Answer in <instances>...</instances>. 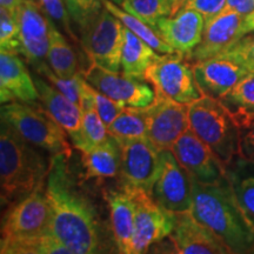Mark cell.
<instances>
[{"mask_svg":"<svg viewBox=\"0 0 254 254\" xmlns=\"http://www.w3.org/2000/svg\"><path fill=\"white\" fill-rule=\"evenodd\" d=\"M69 154L51 159L46 194L51 206L49 233L71 250L72 254L103 252L100 222L93 204L79 189L69 170Z\"/></svg>","mask_w":254,"mask_h":254,"instance_id":"1","label":"cell"},{"mask_svg":"<svg viewBox=\"0 0 254 254\" xmlns=\"http://www.w3.org/2000/svg\"><path fill=\"white\" fill-rule=\"evenodd\" d=\"M190 212L226 244L231 253H254V228L238 204L227 177L214 183L192 178Z\"/></svg>","mask_w":254,"mask_h":254,"instance_id":"2","label":"cell"},{"mask_svg":"<svg viewBox=\"0 0 254 254\" xmlns=\"http://www.w3.org/2000/svg\"><path fill=\"white\" fill-rule=\"evenodd\" d=\"M0 125V195L4 208L46 182L51 161L41 148L25 140L5 120L1 119Z\"/></svg>","mask_w":254,"mask_h":254,"instance_id":"3","label":"cell"},{"mask_svg":"<svg viewBox=\"0 0 254 254\" xmlns=\"http://www.w3.org/2000/svg\"><path fill=\"white\" fill-rule=\"evenodd\" d=\"M190 128L206 142L225 166L239 155L240 126L221 100L204 95L189 105Z\"/></svg>","mask_w":254,"mask_h":254,"instance_id":"4","label":"cell"},{"mask_svg":"<svg viewBox=\"0 0 254 254\" xmlns=\"http://www.w3.org/2000/svg\"><path fill=\"white\" fill-rule=\"evenodd\" d=\"M0 113L1 119L32 145L52 155L72 154L67 133L43 105L12 101L2 104Z\"/></svg>","mask_w":254,"mask_h":254,"instance_id":"5","label":"cell"},{"mask_svg":"<svg viewBox=\"0 0 254 254\" xmlns=\"http://www.w3.org/2000/svg\"><path fill=\"white\" fill-rule=\"evenodd\" d=\"M155 93L177 103L190 105L204 97L195 80L193 65L180 53L161 55L145 73Z\"/></svg>","mask_w":254,"mask_h":254,"instance_id":"6","label":"cell"},{"mask_svg":"<svg viewBox=\"0 0 254 254\" xmlns=\"http://www.w3.org/2000/svg\"><path fill=\"white\" fill-rule=\"evenodd\" d=\"M125 27L116 15L101 9L88 26L80 32V46L91 64L113 72L122 71Z\"/></svg>","mask_w":254,"mask_h":254,"instance_id":"7","label":"cell"},{"mask_svg":"<svg viewBox=\"0 0 254 254\" xmlns=\"http://www.w3.org/2000/svg\"><path fill=\"white\" fill-rule=\"evenodd\" d=\"M125 190L131 193L135 204L132 254L145 253L153 244L171 236L174 227V213L159 205L153 196L144 190Z\"/></svg>","mask_w":254,"mask_h":254,"instance_id":"8","label":"cell"},{"mask_svg":"<svg viewBox=\"0 0 254 254\" xmlns=\"http://www.w3.org/2000/svg\"><path fill=\"white\" fill-rule=\"evenodd\" d=\"M45 184L6 209L1 222V238L34 236L49 232L51 206Z\"/></svg>","mask_w":254,"mask_h":254,"instance_id":"9","label":"cell"},{"mask_svg":"<svg viewBox=\"0 0 254 254\" xmlns=\"http://www.w3.org/2000/svg\"><path fill=\"white\" fill-rule=\"evenodd\" d=\"M160 170V150L147 138L122 146L119 179L123 189L141 190L152 195Z\"/></svg>","mask_w":254,"mask_h":254,"instance_id":"10","label":"cell"},{"mask_svg":"<svg viewBox=\"0 0 254 254\" xmlns=\"http://www.w3.org/2000/svg\"><path fill=\"white\" fill-rule=\"evenodd\" d=\"M147 139L158 150H171L179 136L190 128L189 105L177 103L155 93L154 100L145 107Z\"/></svg>","mask_w":254,"mask_h":254,"instance_id":"11","label":"cell"},{"mask_svg":"<svg viewBox=\"0 0 254 254\" xmlns=\"http://www.w3.org/2000/svg\"><path fill=\"white\" fill-rule=\"evenodd\" d=\"M152 196L167 211H190L193 198L192 178L178 161L172 150L160 151V170Z\"/></svg>","mask_w":254,"mask_h":254,"instance_id":"12","label":"cell"},{"mask_svg":"<svg viewBox=\"0 0 254 254\" xmlns=\"http://www.w3.org/2000/svg\"><path fill=\"white\" fill-rule=\"evenodd\" d=\"M82 74L88 84L125 106L146 107L155 98V91L150 82L128 77L122 71L113 72L91 64Z\"/></svg>","mask_w":254,"mask_h":254,"instance_id":"13","label":"cell"},{"mask_svg":"<svg viewBox=\"0 0 254 254\" xmlns=\"http://www.w3.org/2000/svg\"><path fill=\"white\" fill-rule=\"evenodd\" d=\"M171 150L196 182L214 183L226 176L225 164L190 128L179 136Z\"/></svg>","mask_w":254,"mask_h":254,"instance_id":"14","label":"cell"},{"mask_svg":"<svg viewBox=\"0 0 254 254\" xmlns=\"http://www.w3.org/2000/svg\"><path fill=\"white\" fill-rule=\"evenodd\" d=\"M20 56L36 69L47 63L50 20L34 0H24L18 12Z\"/></svg>","mask_w":254,"mask_h":254,"instance_id":"15","label":"cell"},{"mask_svg":"<svg viewBox=\"0 0 254 254\" xmlns=\"http://www.w3.org/2000/svg\"><path fill=\"white\" fill-rule=\"evenodd\" d=\"M192 65L195 80L202 93L218 100H221L243 79L251 75L243 64L222 55Z\"/></svg>","mask_w":254,"mask_h":254,"instance_id":"16","label":"cell"},{"mask_svg":"<svg viewBox=\"0 0 254 254\" xmlns=\"http://www.w3.org/2000/svg\"><path fill=\"white\" fill-rule=\"evenodd\" d=\"M179 254H230L226 244L201 224L190 211L174 213V227L168 237Z\"/></svg>","mask_w":254,"mask_h":254,"instance_id":"17","label":"cell"},{"mask_svg":"<svg viewBox=\"0 0 254 254\" xmlns=\"http://www.w3.org/2000/svg\"><path fill=\"white\" fill-rule=\"evenodd\" d=\"M205 18L192 8L182 7L171 17L159 19L155 31L174 50L187 58L202 39Z\"/></svg>","mask_w":254,"mask_h":254,"instance_id":"18","label":"cell"},{"mask_svg":"<svg viewBox=\"0 0 254 254\" xmlns=\"http://www.w3.org/2000/svg\"><path fill=\"white\" fill-rule=\"evenodd\" d=\"M39 100L33 75L18 53L0 51V101L34 104Z\"/></svg>","mask_w":254,"mask_h":254,"instance_id":"19","label":"cell"},{"mask_svg":"<svg viewBox=\"0 0 254 254\" xmlns=\"http://www.w3.org/2000/svg\"><path fill=\"white\" fill-rule=\"evenodd\" d=\"M33 79L39 93V101L44 109L65 129L73 147L79 150L82 141L81 109L40 74H33Z\"/></svg>","mask_w":254,"mask_h":254,"instance_id":"20","label":"cell"},{"mask_svg":"<svg viewBox=\"0 0 254 254\" xmlns=\"http://www.w3.org/2000/svg\"><path fill=\"white\" fill-rule=\"evenodd\" d=\"M244 17L245 15L233 11L221 12L217 17L206 21L201 41L186 59L190 64H195L220 55L238 40Z\"/></svg>","mask_w":254,"mask_h":254,"instance_id":"21","label":"cell"},{"mask_svg":"<svg viewBox=\"0 0 254 254\" xmlns=\"http://www.w3.org/2000/svg\"><path fill=\"white\" fill-rule=\"evenodd\" d=\"M105 199L110 207L111 227L119 253L132 254L133 236H134L135 204L128 190H109L105 192Z\"/></svg>","mask_w":254,"mask_h":254,"instance_id":"22","label":"cell"},{"mask_svg":"<svg viewBox=\"0 0 254 254\" xmlns=\"http://www.w3.org/2000/svg\"><path fill=\"white\" fill-rule=\"evenodd\" d=\"M122 165V146L112 135L104 144L88 152H81L82 182L110 179L119 176Z\"/></svg>","mask_w":254,"mask_h":254,"instance_id":"23","label":"cell"},{"mask_svg":"<svg viewBox=\"0 0 254 254\" xmlns=\"http://www.w3.org/2000/svg\"><path fill=\"white\" fill-rule=\"evenodd\" d=\"M226 177L241 211L254 228V161L237 155L226 166Z\"/></svg>","mask_w":254,"mask_h":254,"instance_id":"24","label":"cell"},{"mask_svg":"<svg viewBox=\"0 0 254 254\" xmlns=\"http://www.w3.org/2000/svg\"><path fill=\"white\" fill-rule=\"evenodd\" d=\"M160 56L161 53L157 52L153 47L125 27L122 56V72L124 74L145 80L146 71L160 58Z\"/></svg>","mask_w":254,"mask_h":254,"instance_id":"25","label":"cell"},{"mask_svg":"<svg viewBox=\"0 0 254 254\" xmlns=\"http://www.w3.org/2000/svg\"><path fill=\"white\" fill-rule=\"evenodd\" d=\"M1 254H72L71 250L49 232L34 236L1 238Z\"/></svg>","mask_w":254,"mask_h":254,"instance_id":"26","label":"cell"},{"mask_svg":"<svg viewBox=\"0 0 254 254\" xmlns=\"http://www.w3.org/2000/svg\"><path fill=\"white\" fill-rule=\"evenodd\" d=\"M50 20V19H49ZM47 64L57 75L63 79L74 77L78 72V58L67 38L52 20H50V45Z\"/></svg>","mask_w":254,"mask_h":254,"instance_id":"27","label":"cell"},{"mask_svg":"<svg viewBox=\"0 0 254 254\" xmlns=\"http://www.w3.org/2000/svg\"><path fill=\"white\" fill-rule=\"evenodd\" d=\"M104 7L110 11L113 15L122 21V24L125 26L127 30L131 31L133 34L139 37L145 43L153 47L157 52L161 55H167V53H174V50L165 41L163 38L158 34V32L154 30L151 25L145 23L140 18L135 17L134 14L129 13L124 9L122 6H119L116 2L111 1V0H101Z\"/></svg>","mask_w":254,"mask_h":254,"instance_id":"28","label":"cell"},{"mask_svg":"<svg viewBox=\"0 0 254 254\" xmlns=\"http://www.w3.org/2000/svg\"><path fill=\"white\" fill-rule=\"evenodd\" d=\"M107 128L110 135H112L120 146L136 139L147 138L145 107L126 106Z\"/></svg>","mask_w":254,"mask_h":254,"instance_id":"29","label":"cell"},{"mask_svg":"<svg viewBox=\"0 0 254 254\" xmlns=\"http://www.w3.org/2000/svg\"><path fill=\"white\" fill-rule=\"evenodd\" d=\"M119 6L155 30L159 19L177 13L180 8V0H123Z\"/></svg>","mask_w":254,"mask_h":254,"instance_id":"30","label":"cell"},{"mask_svg":"<svg viewBox=\"0 0 254 254\" xmlns=\"http://www.w3.org/2000/svg\"><path fill=\"white\" fill-rule=\"evenodd\" d=\"M81 146L80 152H88L98 147L109 139L110 133L106 124L101 119L99 113L91 105H85L81 107Z\"/></svg>","mask_w":254,"mask_h":254,"instance_id":"31","label":"cell"},{"mask_svg":"<svg viewBox=\"0 0 254 254\" xmlns=\"http://www.w3.org/2000/svg\"><path fill=\"white\" fill-rule=\"evenodd\" d=\"M237 120L254 116V74L243 79L221 99Z\"/></svg>","mask_w":254,"mask_h":254,"instance_id":"32","label":"cell"},{"mask_svg":"<svg viewBox=\"0 0 254 254\" xmlns=\"http://www.w3.org/2000/svg\"><path fill=\"white\" fill-rule=\"evenodd\" d=\"M85 105H91L94 107V110L99 113L101 119L109 127L113 120L123 112L125 109V105L119 101H116L104 94L103 92L98 91L97 88L88 84L86 79L82 74L81 79V107Z\"/></svg>","mask_w":254,"mask_h":254,"instance_id":"33","label":"cell"},{"mask_svg":"<svg viewBox=\"0 0 254 254\" xmlns=\"http://www.w3.org/2000/svg\"><path fill=\"white\" fill-rule=\"evenodd\" d=\"M34 1L37 2L46 17L52 20L65 36H67L74 43H80L71 27L72 19L69 17L65 1L63 0H34Z\"/></svg>","mask_w":254,"mask_h":254,"instance_id":"34","label":"cell"},{"mask_svg":"<svg viewBox=\"0 0 254 254\" xmlns=\"http://www.w3.org/2000/svg\"><path fill=\"white\" fill-rule=\"evenodd\" d=\"M0 49L20 55L18 14L0 7Z\"/></svg>","mask_w":254,"mask_h":254,"instance_id":"35","label":"cell"},{"mask_svg":"<svg viewBox=\"0 0 254 254\" xmlns=\"http://www.w3.org/2000/svg\"><path fill=\"white\" fill-rule=\"evenodd\" d=\"M65 4L79 32L84 31L104 8L101 0H65Z\"/></svg>","mask_w":254,"mask_h":254,"instance_id":"36","label":"cell"},{"mask_svg":"<svg viewBox=\"0 0 254 254\" xmlns=\"http://www.w3.org/2000/svg\"><path fill=\"white\" fill-rule=\"evenodd\" d=\"M220 55L236 59L254 74V32L234 41Z\"/></svg>","mask_w":254,"mask_h":254,"instance_id":"37","label":"cell"},{"mask_svg":"<svg viewBox=\"0 0 254 254\" xmlns=\"http://www.w3.org/2000/svg\"><path fill=\"white\" fill-rule=\"evenodd\" d=\"M237 122L240 126L239 157L254 161V116Z\"/></svg>","mask_w":254,"mask_h":254,"instance_id":"38","label":"cell"},{"mask_svg":"<svg viewBox=\"0 0 254 254\" xmlns=\"http://www.w3.org/2000/svg\"><path fill=\"white\" fill-rule=\"evenodd\" d=\"M226 5V0H186L182 7L192 8L201 13L206 21L211 20L212 18L217 17L224 9ZM180 7V8H182Z\"/></svg>","mask_w":254,"mask_h":254,"instance_id":"39","label":"cell"},{"mask_svg":"<svg viewBox=\"0 0 254 254\" xmlns=\"http://www.w3.org/2000/svg\"><path fill=\"white\" fill-rule=\"evenodd\" d=\"M254 32V9L251 13L246 14L244 17L243 21H241L239 33H238V39L243 38L244 36H247V34L253 33Z\"/></svg>","mask_w":254,"mask_h":254,"instance_id":"40","label":"cell"},{"mask_svg":"<svg viewBox=\"0 0 254 254\" xmlns=\"http://www.w3.org/2000/svg\"><path fill=\"white\" fill-rule=\"evenodd\" d=\"M24 0H0V7H4L12 13H17L20 5L23 4Z\"/></svg>","mask_w":254,"mask_h":254,"instance_id":"41","label":"cell"},{"mask_svg":"<svg viewBox=\"0 0 254 254\" xmlns=\"http://www.w3.org/2000/svg\"><path fill=\"white\" fill-rule=\"evenodd\" d=\"M244 1H245V0H226V5H225V7L221 12L234 11V9H236L240 4H243Z\"/></svg>","mask_w":254,"mask_h":254,"instance_id":"42","label":"cell"},{"mask_svg":"<svg viewBox=\"0 0 254 254\" xmlns=\"http://www.w3.org/2000/svg\"><path fill=\"white\" fill-rule=\"evenodd\" d=\"M111 1H113V2H116V4H118V5H120L123 2V0H111Z\"/></svg>","mask_w":254,"mask_h":254,"instance_id":"43","label":"cell"},{"mask_svg":"<svg viewBox=\"0 0 254 254\" xmlns=\"http://www.w3.org/2000/svg\"><path fill=\"white\" fill-rule=\"evenodd\" d=\"M185 1H186V0H180V7H182L183 4H184V2H185Z\"/></svg>","mask_w":254,"mask_h":254,"instance_id":"44","label":"cell"}]
</instances>
